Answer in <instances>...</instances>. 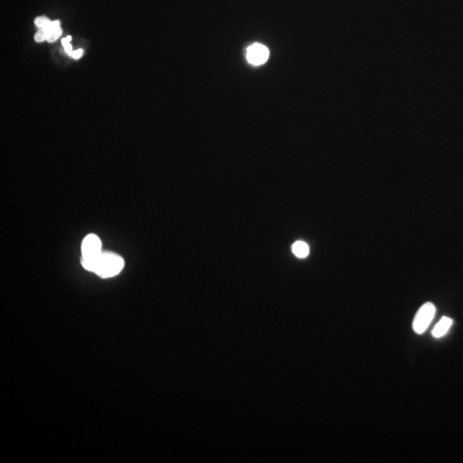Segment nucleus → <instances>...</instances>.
Here are the masks:
<instances>
[{"instance_id": "obj_1", "label": "nucleus", "mask_w": 463, "mask_h": 463, "mask_svg": "<svg viewBox=\"0 0 463 463\" xmlns=\"http://www.w3.org/2000/svg\"><path fill=\"white\" fill-rule=\"evenodd\" d=\"M125 262L121 256L110 252H102L91 266L90 272L101 278H110L117 276L123 270Z\"/></svg>"}, {"instance_id": "obj_11", "label": "nucleus", "mask_w": 463, "mask_h": 463, "mask_svg": "<svg viewBox=\"0 0 463 463\" xmlns=\"http://www.w3.org/2000/svg\"><path fill=\"white\" fill-rule=\"evenodd\" d=\"M82 49H78V50L74 51L71 53V57H73L74 59H78L82 57Z\"/></svg>"}, {"instance_id": "obj_4", "label": "nucleus", "mask_w": 463, "mask_h": 463, "mask_svg": "<svg viewBox=\"0 0 463 463\" xmlns=\"http://www.w3.org/2000/svg\"><path fill=\"white\" fill-rule=\"evenodd\" d=\"M270 52L267 47L262 44L252 45L247 49V60L253 65H261L267 61Z\"/></svg>"}, {"instance_id": "obj_6", "label": "nucleus", "mask_w": 463, "mask_h": 463, "mask_svg": "<svg viewBox=\"0 0 463 463\" xmlns=\"http://www.w3.org/2000/svg\"><path fill=\"white\" fill-rule=\"evenodd\" d=\"M292 251H293V254L299 258H306L309 255V252H310V249H309L307 244L303 242V241H297V242L293 244V247H292Z\"/></svg>"}, {"instance_id": "obj_9", "label": "nucleus", "mask_w": 463, "mask_h": 463, "mask_svg": "<svg viewBox=\"0 0 463 463\" xmlns=\"http://www.w3.org/2000/svg\"><path fill=\"white\" fill-rule=\"evenodd\" d=\"M47 36H48V31L46 29H40L35 36V40L36 42H43L47 40Z\"/></svg>"}, {"instance_id": "obj_7", "label": "nucleus", "mask_w": 463, "mask_h": 463, "mask_svg": "<svg viewBox=\"0 0 463 463\" xmlns=\"http://www.w3.org/2000/svg\"><path fill=\"white\" fill-rule=\"evenodd\" d=\"M47 30L48 31V36H47V40L48 42H53V41H55L57 39L59 38V36H61L62 30L60 29V27L57 28V29Z\"/></svg>"}, {"instance_id": "obj_3", "label": "nucleus", "mask_w": 463, "mask_h": 463, "mask_svg": "<svg viewBox=\"0 0 463 463\" xmlns=\"http://www.w3.org/2000/svg\"><path fill=\"white\" fill-rule=\"evenodd\" d=\"M436 314V307L431 302H427L419 308L413 322V331L416 334L425 333Z\"/></svg>"}, {"instance_id": "obj_8", "label": "nucleus", "mask_w": 463, "mask_h": 463, "mask_svg": "<svg viewBox=\"0 0 463 463\" xmlns=\"http://www.w3.org/2000/svg\"><path fill=\"white\" fill-rule=\"evenodd\" d=\"M51 23L52 22L48 18H45V17L36 18V20H35V24L40 29H47L48 27L50 26Z\"/></svg>"}, {"instance_id": "obj_10", "label": "nucleus", "mask_w": 463, "mask_h": 463, "mask_svg": "<svg viewBox=\"0 0 463 463\" xmlns=\"http://www.w3.org/2000/svg\"><path fill=\"white\" fill-rule=\"evenodd\" d=\"M62 45H63V47L65 48V52H66L69 55H71V53H72V47H71V45L70 44V41H68L66 38L63 39V40H62Z\"/></svg>"}, {"instance_id": "obj_5", "label": "nucleus", "mask_w": 463, "mask_h": 463, "mask_svg": "<svg viewBox=\"0 0 463 463\" xmlns=\"http://www.w3.org/2000/svg\"><path fill=\"white\" fill-rule=\"evenodd\" d=\"M453 324V320L448 317H443L441 318L439 322H437V325L435 326L433 330L431 332L432 336L435 338L443 337L448 333L449 328Z\"/></svg>"}, {"instance_id": "obj_2", "label": "nucleus", "mask_w": 463, "mask_h": 463, "mask_svg": "<svg viewBox=\"0 0 463 463\" xmlns=\"http://www.w3.org/2000/svg\"><path fill=\"white\" fill-rule=\"evenodd\" d=\"M101 241L97 235H87L82 244V265L85 270H90L97 258L101 254Z\"/></svg>"}]
</instances>
